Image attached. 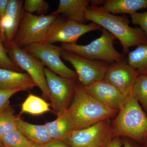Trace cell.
I'll return each mask as SVG.
<instances>
[{
  "label": "cell",
  "mask_w": 147,
  "mask_h": 147,
  "mask_svg": "<svg viewBox=\"0 0 147 147\" xmlns=\"http://www.w3.org/2000/svg\"><path fill=\"white\" fill-rule=\"evenodd\" d=\"M87 21H92L105 29L119 40L125 55L132 46L147 45V37L140 28L130 27L126 15L118 16L109 13L102 7L90 5L86 11Z\"/></svg>",
  "instance_id": "obj_1"
},
{
  "label": "cell",
  "mask_w": 147,
  "mask_h": 147,
  "mask_svg": "<svg viewBox=\"0 0 147 147\" xmlns=\"http://www.w3.org/2000/svg\"><path fill=\"white\" fill-rule=\"evenodd\" d=\"M73 121L74 130L88 127L102 120L115 116L118 110L108 108L97 101L77 84L71 104L67 109Z\"/></svg>",
  "instance_id": "obj_2"
},
{
  "label": "cell",
  "mask_w": 147,
  "mask_h": 147,
  "mask_svg": "<svg viewBox=\"0 0 147 147\" xmlns=\"http://www.w3.org/2000/svg\"><path fill=\"white\" fill-rule=\"evenodd\" d=\"M114 138L123 136L143 144L147 137V117L131 92L111 123Z\"/></svg>",
  "instance_id": "obj_3"
},
{
  "label": "cell",
  "mask_w": 147,
  "mask_h": 147,
  "mask_svg": "<svg viewBox=\"0 0 147 147\" xmlns=\"http://www.w3.org/2000/svg\"><path fill=\"white\" fill-rule=\"evenodd\" d=\"M101 31L102 34L100 37L86 45L63 43L61 48L89 59L111 63L127 61L125 55L119 52L114 46V41L117 39L115 37L105 29L102 28Z\"/></svg>",
  "instance_id": "obj_4"
},
{
  "label": "cell",
  "mask_w": 147,
  "mask_h": 147,
  "mask_svg": "<svg viewBox=\"0 0 147 147\" xmlns=\"http://www.w3.org/2000/svg\"><path fill=\"white\" fill-rule=\"evenodd\" d=\"M58 15H36L24 11L14 41L22 48L45 39L48 30Z\"/></svg>",
  "instance_id": "obj_5"
},
{
  "label": "cell",
  "mask_w": 147,
  "mask_h": 147,
  "mask_svg": "<svg viewBox=\"0 0 147 147\" xmlns=\"http://www.w3.org/2000/svg\"><path fill=\"white\" fill-rule=\"evenodd\" d=\"M102 28L93 22L89 24H80L67 18L58 16L48 30L45 39L41 42L76 44L82 35L93 31L101 30Z\"/></svg>",
  "instance_id": "obj_6"
},
{
  "label": "cell",
  "mask_w": 147,
  "mask_h": 147,
  "mask_svg": "<svg viewBox=\"0 0 147 147\" xmlns=\"http://www.w3.org/2000/svg\"><path fill=\"white\" fill-rule=\"evenodd\" d=\"M61 57L73 66L78 80L84 87L104 80L111 64L104 61L89 59L66 50H62Z\"/></svg>",
  "instance_id": "obj_7"
},
{
  "label": "cell",
  "mask_w": 147,
  "mask_h": 147,
  "mask_svg": "<svg viewBox=\"0 0 147 147\" xmlns=\"http://www.w3.org/2000/svg\"><path fill=\"white\" fill-rule=\"evenodd\" d=\"M110 119L74 130L67 144L71 147H108L114 139Z\"/></svg>",
  "instance_id": "obj_8"
},
{
  "label": "cell",
  "mask_w": 147,
  "mask_h": 147,
  "mask_svg": "<svg viewBox=\"0 0 147 147\" xmlns=\"http://www.w3.org/2000/svg\"><path fill=\"white\" fill-rule=\"evenodd\" d=\"M44 72L50 91V105L59 117L69 107L77 84V79L63 78L45 67Z\"/></svg>",
  "instance_id": "obj_9"
},
{
  "label": "cell",
  "mask_w": 147,
  "mask_h": 147,
  "mask_svg": "<svg viewBox=\"0 0 147 147\" xmlns=\"http://www.w3.org/2000/svg\"><path fill=\"white\" fill-rule=\"evenodd\" d=\"M23 48L58 76L66 79H78L76 71L67 67L61 60L62 49L61 47L49 42H39L27 45Z\"/></svg>",
  "instance_id": "obj_10"
},
{
  "label": "cell",
  "mask_w": 147,
  "mask_h": 147,
  "mask_svg": "<svg viewBox=\"0 0 147 147\" xmlns=\"http://www.w3.org/2000/svg\"><path fill=\"white\" fill-rule=\"evenodd\" d=\"M10 58L16 64L25 70L30 76L46 99H50V91L45 78L44 67L42 63L16 45L12 40L7 46Z\"/></svg>",
  "instance_id": "obj_11"
},
{
  "label": "cell",
  "mask_w": 147,
  "mask_h": 147,
  "mask_svg": "<svg viewBox=\"0 0 147 147\" xmlns=\"http://www.w3.org/2000/svg\"><path fill=\"white\" fill-rule=\"evenodd\" d=\"M138 76L137 70L129 65L127 61L113 62L107 69L104 80L127 96L132 92Z\"/></svg>",
  "instance_id": "obj_12"
},
{
  "label": "cell",
  "mask_w": 147,
  "mask_h": 147,
  "mask_svg": "<svg viewBox=\"0 0 147 147\" xmlns=\"http://www.w3.org/2000/svg\"><path fill=\"white\" fill-rule=\"evenodd\" d=\"M84 87L92 97L113 110L119 111L126 100L127 96L104 80Z\"/></svg>",
  "instance_id": "obj_13"
},
{
  "label": "cell",
  "mask_w": 147,
  "mask_h": 147,
  "mask_svg": "<svg viewBox=\"0 0 147 147\" xmlns=\"http://www.w3.org/2000/svg\"><path fill=\"white\" fill-rule=\"evenodd\" d=\"M24 1L9 0L5 13L1 18L3 42L8 46L14 37L24 13Z\"/></svg>",
  "instance_id": "obj_14"
},
{
  "label": "cell",
  "mask_w": 147,
  "mask_h": 147,
  "mask_svg": "<svg viewBox=\"0 0 147 147\" xmlns=\"http://www.w3.org/2000/svg\"><path fill=\"white\" fill-rule=\"evenodd\" d=\"M90 3V0H60L53 15L62 14L69 20L84 24L87 20L86 11Z\"/></svg>",
  "instance_id": "obj_15"
},
{
  "label": "cell",
  "mask_w": 147,
  "mask_h": 147,
  "mask_svg": "<svg viewBox=\"0 0 147 147\" xmlns=\"http://www.w3.org/2000/svg\"><path fill=\"white\" fill-rule=\"evenodd\" d=\"M44 125L51 139L67 144L74 130L73 121L67 110L55 120L47 123Z\"/></svg>",
  "instance_id": "obj_16"
},
{
  "label": "cell",
  "mask_w": 147,
  "mask_h": 147,
  "mask_svg": "<svg viewBox=\"0 0 147 147\" xmlns=\"http://www.w3.org/2000/svg\"><path fill=\"white\" fill-rule=\"evenodd\" d=\"M36 86V84L27 73L0 68V88H23L26 91Z\"/></svg>",
  "instance_id": "obj_17"
},
{
  "label": "cell",
  "mask_w": 147,
  "mask_h": 147,
  "mask_svg": "<svg viewBox=\"0 0 147 147\" xmlns=\"http://www.w3.org/2000/svg\"><path fill=\"white\" fill-rule=\"evenodd\" d=\"M16 126L24 136L34 144L42 146L53 140L44 125L32 124L17 117Z\"/></svg>",
  "instance_id": "obj_18"
},
{
  "label": "cell",
  "mask_w": 147,
  "mask_h": 147,
  "mask_svg": "<svg viewBox=\"0 0 147 147\" xmlns=\"http://www.w3.org/2000/svg\"><path fill=\"white\" fill-rule=\"evenodd\" d=\"M102 8L112 14L131 16L140 9H147V0H105Z\"/></svg>",
  "instance_id": "obj_19"
},
{
  "label": "cell",
  "mask_w": 147,
  "mask_h": 147,
  "mask_svg": "<svg viewBox=\"0 0 147 147\" xmlns=\"http://www.w3.org/2000/svg\"><path fill=\"white\" fill-rule=\"evenodd\" d=\"M127 61L137 70L139 75L147 76V45H139L135 50L129 52Z\"/></svg>",
  "instance_id": "obj_20"
},
{
  "label": "cell",
  "mask_w": 147,
  "mask_h": 147,
  "mask_svg": "<svg viewBox=\"0 0 147 147\" xmlns=\"http://www.w3.org/2000/svg\"><path fill=\"white\" fill-rule=\"evenodd\" d=\"M50 104L42 98L30 94L22 104L21 113H27L34 115H40L50 111Z\"/></svg>",
  "instance_id": "obj_21"
},
{
  "label": "cell",
  "mask_w": 147,
  "mask_h": 147,
  "mask_svg": "<svg viewBox=\"0 0 147 147\" xmlns=\"http://www.w3.org/2000/svg\"><path fill=\"white\" fill-rule=\"evenodd\" d=\"M13 108L9 105L0 113V141L5 134L17 130Z\"/></svg>",
  "instance_id": "obj_22"
},
{
  "label": "cell",
  "mask_w": 147,
  "mask_h": 147,
  "mask_svg": "<svg viewBox=\"0 0 147 147\" xmlns=\"http://www.w3.org/2000/svg\"><path fill=\"white\" fill-rule=\"evenodd\" d=\"M0 142L5 147H32L34 144L18 129L5 134Z\"/></svg>",
  "instance_id": "obj_23"
},
{
  "label": "cell",
  "mask_w": 147,
  "mask_h": 147,
  "mask_svg": "<svg viewBox=\"0 0 147 147\" xmlns=\"http://www.w3.org/2000/svg\"><path fill=\"white\" fill-rule=\"evenodd\" d=\"M132 94L138 102L147 109V76L140 75L135 81Z\"/></svg>",
  "instance_id": "obj_24"
},
{
  "label": "cell",
  "mask_w": 147,
  "mask_h": 147,
  "mask_svg": "<svg viewBox=\"0 0 147 147\" xmlns=\"http://www.w3.org/2000/svg\"><path fill=\"white\" fill-rule=\"evenodd\" d=\"M49 9L48 3L43 0H26L24 2V11L28 13H43Z\"/></svg>",
  "instance_id": "obj_25"
},
{
  "label": "cell",
  "mask_w": 147,
  "mask_h": 147,
  "mask_svg": "<svg viewBox=\"0 0 147 147\" xmlns=\"http://www.w3.org/2000/svg\"><path fill=\"white\" fill-rule=\"evenodd\" d=\"M0 40V68L22 72V70L12 61L8 55V50Z\"/></svg>",
  "instance_id": "obj_26"
},
{
  "label": "cell",
  "mask_w": 147,
  "mask_h": 147,
  "mask_svg": "<svg viewBox=\"0 0 147 147\" xmlns=\"http://www.w3.org/2000/svg\"><path fill=\"white\" fill-rule=\"evenodd\" d=\"M26 91L23 88L3 89L0 88V113L9 105V98L13 95L20 91Z\"/></svg>",
  "instance_id": "obj_27"
},
{
  "label": "cell",
  "mask_w": 147,
  "mask_h": 147,
  "mask_svg": "<svg viewBox=\"0 0 147 147\" xmlns=\"http://www.w3.org/2000/svg\"><path fill=\"white\" fill-rule=\"evenodd\" d=\"M130 16L132 24L139 26L147 37V10L142 13L136 12Z\"/></svg>",
  "instance_id": "obj_28"
},
{
  "label": "cell",
  "mask_w": 147,
  "mask_h": 147,
  "mask_svg": "<svg viewBox=\"0 0 147 147\" xmlns=\"http://www.w3.org/2000/svg\"><path fill=\"white\" fill-rule=\"evenodd\" d=\"M42 147H71L66 143L61 141L53 140L42 146Z\"/></svg>",
  "instance_id": "obj_29"
},
{
  "label": "cell",
  "mask_w": 147,
  "mask_h": 147,
  "mask_svg": "<svg viewBox=\"0 0 147 147\" xmlns=\"http://www.w3.org/2000/svg\"><path fill=\"white\" fill-rule=\"evenodd\" d=\"M9 0H0V18H2L5 13Z\"/></svg>",
  "instance_id": "obj_30"
},
{
  "label": "cell",
  "mask_w": 147,
  "mask_h": 147,
  "mask_svg": "<svg viewBox=\"0 0 147 147\" xmlns=\"http://www.w3.org/2000/svg\"><path fill=\"white\" fill-rule=\"evenodd\" d=\"M121 140L123 147H141L129 139H124Z\"/></svg>",
  "instance_id": "obj_31"
},
{
  "label": "cell",
  "mask_w": 147,
  "mask_h": 147,
  "mask_svg": "<svg viewBox=\"0 0 147 147\" xmlns=\"http://www.w3.org/2000/svg\"><path fill=\"white\" fill-rule=\"evenodd\" d=\"M122 146V140L120 137H118L114 138L112 140L108 147H121Z\"/></svg>",
  "instance_id": "obj_32"
},
{
  "label": "cell",
  "mask_w": 147,
  "mask_h": 147,
  "mask_svg": "<svg viewBox=\"0 0 147 147\" xmlns=\"http://www.w3.org/2000/svg\"><path fill=\"white\" fill-rule=\"evenodd\" d=\"M104 0H92L90 1L91 5L95 7H101L103 4Z\"/></svg>",
  "instance_id": "obj_33"
},
{
  "label": "cell",
  "mask_w": 147,
  "mask_h": 147,
  "mask_svg": "<svg viewBox=\"0 0 147 147\" xmlns=\"http://www.w3.org/2000/svg\"><path fill=\"white\" fill-rule=\"evenodd\" d=\"M0 40H1L3 42V36L2 29L1 25V18H0Z\"/></svg>",
  "instance_id": "obj_34"
},
{
  "label": "cell",
  "mask_w": 147,
  "mask_h": 147,
  "mask_svg": "<svg viewBox=\"0 0 147 147\" xmlns=\"http://www.w3.org/2000/svg\"><path fill=\"white\" fill-rule=\"evenodd\" d=\"M142 144H143V147H147V137L145 139L144 141Z\"/></svg>",
  "instance_id": "obj_35"
},
{
  "label": "cell",
  "mask_w": 147,
  "mask_h": 147,
  "mask_svg": "<svg viewBox=\"0 0 147 147\" xmlns=\"http://www.w3.org/2000/svg\"><path fill=\"white\" fill-rule=\"evenodd\" d=\"M32 147H42V146H40V145L36 144H34L33 146Z\"/></svg>",
  "instance_id": "obj_36"
},
{
  "label": "cell",
  "mask_w": 147,
  "mask_h": 147,
  "mask_svg": "<svg viewBox=\"0 0 147 147\" xmlns=\"http://www.w3.org/2000/svg\"><path fill=\"white\" fill-rule=\"evenodd\" d=\"M0 147H5L4 146H3L2 144L1 143V142H0Z\"/></svg>",
  "instance_id": "obj_37"
},
{
  "label": "cell",
  "mask_w": 147,
  "mask_h": 147,
  "mask_svg": "<svg viewBox=\"0 0 147 147\" xmlns=\"http://www.w3.org/2000/svg\"></svg>",
  "instance_id": "obj_38"
}]
</instances>
